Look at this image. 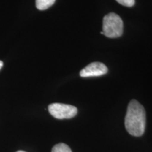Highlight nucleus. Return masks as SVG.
Listing matches in <instances>:
<instances>
[{
	"mask_svg": "<svg viewBox=\"0 0 152 152\" xmlns=\"http://www.w3.org/2000/svg\"><path fill=\"white\" fill-rule=\"evenodd\" d=\"M125 126L129 134L134 137L142 136L146 127V112L137 100L130 101L125 118Z\"/></svg>",
	"mask_w": 152,
	"mask_h": 152,
	"instance_id": "1",
	"label": "nucleus"
},
{
	"mask_svg": "<svg viewBox=\"0 0 152 152\" xmlns=\"http://www.w3.org/2000/svg\"><path fill=\"white\" fill-rule=\"evenodd\" d=\"M49 113L57 119H69L75 117L77 113L75 106L69 104L54 103L48 106Z\"/></svg>",
	"mask_w": 152,
	"mask_h": 152,
	"instance_id": "3",
	"label": "nucleus"
},
{
	"mask_svg": "<svg viewBox=\"0 0 152 152\" xmlns=\"http://www.w3.org/2000/svg\"><path fill=\"white\" fill-rule=\"evenodd\" d=\"M52 152H72V151L67 144L60 143L54 146L52 149Z\"/></svg>",
	"mask_w": 152,
	"mask_h": 152,
	"instance_id": "6",
	"label": "nucleus"
},
{
	"mask_svg": "<svg viewBox=\"0 0 152 152\" xmlns=\"http://www.w3.org/2000/svg\"><path fill=\"white\" fill-rule=\"evenodd\" d=\"M2 66H3V62L1 61H0V69L2 68Z\"/></svg>",
	"mask_w": 152,
	"mask_h": 152,
	"instance_id": "8",
	"label": "nucleus"
},
{
	"mask_svg": "<svg viewBox=\"0 0 152 152\" xmlns=\"http://www.w3.org/2000/svg\"><path fill=\"white\" fill-rule=\"evenodd\" d=\"M108 73V68L104 64L100 62H93L81 70L80 75L82 77H98Z\"/></svg>",
	"mask_w": 152,
	"mask_h": 152,
	"instance_id": "4",
	"label": "nucleus"
},
{
	"mask_svg": "<svg viewBox=\"0 0 152 152\" xmlns=\"http://www.w3.org/2000/svg\"><path fill=\"white\" fill-rule=\"evenodd\" d=\"M103 31L101 34L109 38L121 37L123 33V23L118 15L114 13L106 15L103 18Z\"/></svg>",
	"mask_w": 152,
	"mask_h": 152,
	"instance_id": "2",
	"label": "nucleus"
},
{
	"mask_svg": "<svg viewBox=\"0 0 152 152\" xmlns=\"http://www.w3.org/2000/svg\"><path fill=\"white\" fill-rule=\"evenodd\" d=\"M116 1L121 5L127 7H132L135 3V0H116Z\"/></svg>",
	"mask_w": 152,
	"mask_h": 152,
	"instance_id": "7",
	"label": "nucleus"
},
{
	"mask_svg": "<svg viewBox=\"0 0 152 152\" xmlns=\"http://www.w3.org/2000/svg\"><path fill=\"white\" fill-rule=\"evenodd\" d=\"M16 152H26V151H16Z\"/></svg>",
	"mask_w": 152,
	"mask_h": 152,
	"instance_id": "9",
	"label": "nucleus"
},
{
	"mask_svg": "<svg viewBox=\"0 0 152 152\" xmlns=\"http://www.w3.org/2000/svg\"><path fill=\"white\" fill-rule=\"evenodd\" d=\"M56 0H35L36 7L39 10H46L54 4Z\"/></svg>",
	"mask_w": 152,
	"mask_h": 152,
	"instance_id": "5",
	"label": "nucleus"
}]
</instances>
